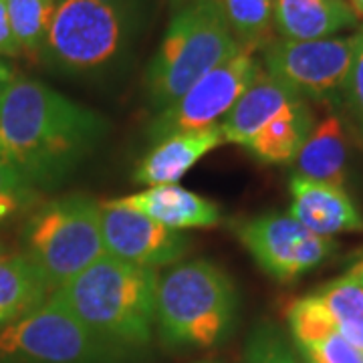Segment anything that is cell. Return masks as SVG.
I'll list each match as a JSON object with an SVG mask.
<instances>
[{
    "instance_id": "11",
    "label": "cell",
    "mask_w": 363,
    "mask_h": 363,
    "mask_svg": "<svg viewBox=\"0 0 363 363\" xmlns=\"http://www.w3.org/2000/svg\"><path fill=\"white\" fill-rule=\"evenodd\" d=\"M101 206L105 255L145 269L174 264L188 252L190 238L138 210L105 200Z\"/></svg>"
},
{
    "instance_id": "32",
    "label": "cell",
    "mask_w": 363,
    "mask_h": 363,
    "mask_svg": "<svg viewBox=\"0 0 363 363\" xmlns=\"http://www.w3.org/2000/svg\"><path fill=\"white\" fill-rule=\"evenodd\" d=\"M301 357H303V355H301ZM301 363H317V362H313V359H307V357H303V362Z\"/></svg>"
},
{
    "instance_id": "21",
    "label": "cell",
    "mask_w": 363,
    "mask_h": 363,
    "mask_svg": "<svg viewBox=\"0 0 363 363\" xmlns=\"http://www.w3.org/2000/svg\"><path fill=\"white\" fill-rule=\"evenodd\" d=\"M339 333L363 350V283L343 274L315 293Z\"/></svg>"
},
{
    "instance_id": "3",
    "label": "cell",
    "mask_w": 363,
    "mask_h": 363,
    "mask_svg": "<svg viewBox=\"0 0 363 363\" xmlns=\"http://www.w3.org/2000/svg\"><path fill=\"white\" fill-rule=\"evenodd\" d=\"M236 307L233 279L212 260H186L157 277L156 327L168 347L218 345L233 329Z\"/></svg>"
},
{
    "instance_id": "27",
    "label": "cell",
    "mask_w": 363,
    "mask_h": 363,
    "mask_svg": "<svg viewBox=\"0 0 363 363\" xmlns=\"http://www.w3.org/2000/svg\"><path fill=\"white\" fill-rule=\"evenodd\" d=\"M343 99L350 105L351 113L363 133V33H357V49H355Z\"/></svg>"
},
{
    "instance_id": "28",
    "label": "cell",
    "mask_w": 363,
    "mask_h": 363,
    "mask_svg": "<svg viewBox=\"0 0 363 363\" xmlns=\"http://www.w3.org/2000/svg\"><path fill=\"white\" fill-rule=\"evenodd\" d=\"M0 57H23L21 45L14 37L13 26H11V18L6 13V4L4 0H0Z\"/></svg>"
},
{
    "instance_id": "22",
    "label": "cell",
    "mask_w": 363,
    "mask_h": 363,
    "mask_svg": "<svg viewBox=\"0 0 363 363\" xmlns=\"http://www.w3.org/2000/svg\"><path fill=\"white\" fill-rule=\"evenodd\" d=\"M23 57L40 61L51 26L55 0H4Z\"/></svg>"
},
{
    "instance_id": "1",
    "label": "cell",
    "mask_w": 363,
    "mask_h": 363,
    "mask_svg": "<svg viewBox=\"0 0 363 363\" xmlns=\"http://www.w3.org/2000/svg\"><path fill=\"white\" fill-rule=\"evenodd\" d=\"M105 131V117L37 79L14 77L0 95V162L35 188L63 180Z\"/></svg>"
},
{
    "instance_id": "6",
    "label": "cell",
    "mask_w": 363,
    "mask_h": 363,
    "mask_svg": "<svg viewBox=\"0 0 363 363\" xmlns=\"http://www.w3.org/2000/svg\"><path fill=\"white\" fill-rule=\"evenodd\" d=\"M23 238L52 293L105 257L101 206L87 194L55 198L28 216Z\"/></svg>"
},
{
    "instance_id": "29",
    "label": "cell",
    "mask_w": 363,
    "mask_h": 363,
    "mask_svg": "<svg viewBox=\"0 0 363 363\" xmlns=\"http://www.w3.org/2000/svg\"><path fill=\"white\" fill-rule=\"evenodd\" d=\"M14 77H16V75H14L13 67L6 65V63L0 59V95H2V91L9 87V83H11Z\"/></svg>"
},
{
    "instance_id": "19",
    "label": "cell",
    "mask_w": 363,
    "mask_h": 363,
    "mask_svg": "<svg viewBox=\"0 0 363 363\" xmlns=\"http://www.w3.org/2000/svg\"><path fill=\"white\" fill-rule=\"evenodd\" d=\"M51 295L25 252H0V329L40 307Z\"/></svg>"
},
{
    "instance_id": "26",
    "label": "cell",
    "mask_w": 363,
    "mask_h": 363,
    "mask_svg": "<svg viewBox=\"0 0 363 363\" xmlns=\"http://www.w3.org/2000/svg\"><path fill=\"white\" fill-rule=\"evenodd\" d=\"M301 355L317 363H363V350L345 339L339 331H331L307 347H298Z\"/></svg>"
},
{
    "instance_id": "13",
    "label": "cell",
    "mask_w": 363,
    "mask_h": 363,
    "mask_svg": "<svg viewBox=\"0 0 363 363\" xmlns=\"http://www.w3.org/2000/svg\"><path fill=\"white\" fill-rule=\"evenodd\" d=\"M117 206L138 210L172 230L212 228L220 222V206L178 184L150 186L142 192L109 200Z\"/></svg>"
},
{
    "instance_id": "8",
    "label": "cell",
    "mask_w": 363,
    "mask_h": 363,
    "mask_svg": "<svg viewBox=\"0 0 363 363\" xmlns=\"http://www.w3.org/2000/svg\"><path fill=\"white\" fill-rule=\"evenodd\" d=\"M357 35L317 40L274 39L264 49V71L301 99L341 101L347 87Z\"/></svg>"
},
{
    "instance_id": "12",
    "label": "cell",
    "mask_w": 363,
    "mask_h": 363,
    "mask_svg": "<svg viewBox=\"0 0 363 363\" xmlns=\"http://www.w3.org/2000/svg\"><path fill=\"white\" fill-rule=\"evenodd\" d=\"M291 198L289 214L311 233L325 238L363 233V214L341 186L293 176Z\"/></svg>"
},
{
    "instance_id": "34",
    "label": "cell",
    "mask_w": 363,
    "mask_h": 363,
    "mask_svg": "<svg viewBox=\"0 0 363 363\" xmlns=\"http://www.w3.org/2000/svg\"><path fill=\"white\" fill-rule=\"evenodd\" d=\"M0 252H4V248H2V245H0Z\"/></svg>"
},
{
    "instance_id": "5",
    "label": "cell",
    "mask_w": 363,
    "mask_h": 363,
    "mask_svg": "<svg viewBox=\"0 0 363 363\" xmlns=\"http://www.w3.org/2000/svg\"><path fill=\"white\" fill-rule=\"evenodd\" d=\"M238 49L214 0H194L182 9L169 21L147 67L145 87L154 111L178 101L196 81Z\"/></svg>"
},
{
    "instance_id": "16",
    "label": "cell",
    "mask_w": 363,
    "mask_h": 363,
    "mask_svg": "<svg viewBox=\"0 0 363 363\" xmlns=\"http://www.w3.org/2000/svg\"><path fill=\"white\" fill-rule=\"evenodd\" d=\"M297 97L295 91L289 89L285 83L272 77L262 67L259 77L250 83V87L240 95V99L234 104L228 116L220 121L218 128L224 143L245 147L272 117L281 113Z\"/></svg>"
},
{
    "instance_id": "18",
    "label": "cell",
    "mask_w": 363,
    "mask_h": 363,
    "mask_svg": "<svg viewBox=\"0 0 363 363\" xmlns=\"http://www.w3.org/2000/svg\"><path fill=\"white\" fill-rule=\"evenodd\" d=\"M313 125L315 123L307 101L297 97L281 113L272 117L245 147L267 166L291 164L311 133Z\"/></svg>"
},
{
    "instance_id": "33",
    "label": "cell",
    "mask_w": 363,
    "mask_h": 363,
    "mask_svg": "<svg viewBox=\"0 0 363 363\" xmlns=\"http://www.w3.org/2000/svg\"><path fill=\"white\" fill-rule=\"evenodd\" d=\"M196 363H218V362H212V359H208V362H196Z\"/></svg>"
},
{
    "instance_id": "23",
    "label": "cell",
    "mask_w": 363,
    "mask_h": 363,
    "mask_svg": "<svg viewBox=\"0 0 363 363\" xmlns=\"http://www.w3.org/2000/svg\"><path fill=\"white\" fill-rule=\"evenodd\" d=\"M289 327L297 347H307L325 337L327 333L337 331L329 313L325 311L321 301L315 295L298 298L293 303V307L289 309Z\"/></svg>"
},
{
    "instance_id": "35",
    "label": "cell",
    "mask_w": 363,
    "mask_h": 363,
    "mask_svg": "<svg viewBox=\"0 0 363 363\" xmlns=\"http://www.w3.org/2000/svg\"><path fill=\"white\" fill-rule=\"evenodd\" d=\"M362 33H363V30H362Z\"/></svg>"
},
{
    "instance_id": "9",
    "label": "cell",
    "mask_w": 363,
    "mask_h": 363,
    "mask_svg": "<svg viewBox=\"0 0 363 363\" xmlns=\"http://www.w3.org/2000/svg\"><path fill=\"white\" fill-rule=\"evenodd\" d=\"M262 63L257 55L240 47L220 65L208 71L200 81H196L178 101L157 111L152 125L150 138L160 142L168 135L200 131L220 125L228 116L240 95L259 77Z\"/></svg>"
},
{
    "instance_id": "24",
    "label": "cell",
    "mask_w": 363,
    "mask_h": 363,
    "mask_svg": "<svg viewBox=\"0 0 363 363\" xmlns=\"http://www.w3.org/2000/svg\"><path fill=\"white\" fill-rule=\"evenodd\" d=\"M245 363H301L274 325H260L248 337Z\"/></svg>"
},
{
    "instance_id": "15",
    "label": "cell",
    "mask_w": 363,
    "mask_h": 363,
    "mask_svg": "<svg viewBox=\"0 0 363 363\" xmlns=\"http://www.w3.org/2000/svg\"><path fill=\"white\" fill-rule=\"evenodd\" d=\"M357 21L350 0H274L272 6L274 33L286 40L329 39Z\"/></svg>"
},
{
    "instance_id": "7",
    "label": "cell",
    "mask_w": 363,
    "mask_h": 363,
    "mask_svg": "<svg viewBox=\"0 0 363 363\" xmlns=\"http://www.w3.org/2000/svg\"><path fill=\"white\" fill-rule=\"evenodd\" d=\"M130 353L97 337L51 297L0 329V363H123Z\"/></svg>"
},
{
    "instance_id": "20",
    "label": "cell",
    "mask_w": 363,
    "mask_h": 363,
    "mask_svg": "<svg viewBox=\"0 0 363 363\" xmlns=\"http://www.w3.org/2000/svg\"><path fill=\"white\" fill-rule=\"evenodd\" d=\"M233 37L240 47L257 52L267 49L274 37V0H214Z\"/></svg>"
},
{
    "instance_id": "2",
    "label": "cell",
    "mask_w": 363,
    "mask_h": 363,
    "mask_svg": "<svg viewBox=\"0 0 363 363\" xmlns=\"http://www.w3.org/2000/svg\"><path fill=\"white\" fill-rule=\"evenodd\" d=\"M157 277L156 269L105 255L49 297L97 337L133 351L154 337Z\"/></svg>"
},
{
    "instance_id": "31",
    "label": "cell",
    "mask_w": 363,
    "mask_h": 363,
    "mask_svg": "<svg viewBox=\"0 0 363 363\" xmlns=\"http://www.w3.org/2000/svg\"><path fill=\"white\" fill-rule=\"evenodd\" d=\"M351 6H353V11L357 13V16L362 18L363 16V0H350Z\"/></svg>"
},
{
    "instance_id": "10",
    "label": "cell",
    "mask_w": 363,
    "mask_h": 363,
    "mask_svg": "<svg viewBox=\"0 0 363 363\" xmlns=\"http://www.w3.org/2000/svg\"><path fill=\"white\" fill-rule=\"evenodd\" d=\"M234 233L260 269L285 285L317 269L337 250L333 238L311 233L281 212L238 222Z\"/></svg>"
},
{
    "instance_id": "4",
    "label": "cell",
    "mask_w": 363,
    "mask_h": 363,
    "mask_svg": "<svg viewBox=\"0 0 363 363\" xmlns=\"http://www.w3.org/2000/svg\"><path fill=\"white\" fill-rule=\"evenodd\" d=\"M138 26V0H55L43 59L69 75H95L121 61Z\"/></svg>"
},
{
    "instance_id": "14",
    "label": "cell",
    "mask_w": 363,
    "mask_h": 363,
    "mask_svg": "<svg viewBox=\"0 0 363 363\" xmlns=\"http://www.w3.org/2000/svg\"><path fill=\"white\" fill-rule=\"evenodd\" d=\"M222 143L224 138L218 125L168 135L160 142H154L152 150L142 157L133 172V180L147 188L178 184L202 157L220 147Z\"/></svg>"
},
{
    "instance_id": "25",
    "label": "cell",
    "mask_w": 363,
    "mask_h": 363,
    "mask_svg": "<svg viewBox=\"0 0 363 363\" xmlns=\"http://www.w3.org/2000/svg\"><path fill=\"white\" fill-rule=\"evenodd\" d=\"M37 196V188L26 182L13 166L0 162V224L25 210Z\"/></svg>"
},
{
    "instance_id": "30",
    "label": "cell",
    "mask_w": 363,
    "mask_h": 363,
    "mask_svg": "<svg viewBox=\"0 0 363 363\" xmlns=\"http://www.w3.org/2000/svg\"><path fill=\"white\" fill-rule=\"evenodd\" d=\"M350 274H353L355 279H359V281H362V283H363V259L359 260V262H357V264H355L353 269H351Z\"/></svg>"
},
{
    "instance_id": "17",
    "label": "cell",
    "mask_w": 363,
    "mask_h": 363,
    "mask_svg": "<svg viewBox=\"0 0 363 363\" xmlns=\"http://www.w3.org/2000/svg\"><path fill=\"white\" fill-rule=\"evenodd\" d=\"M347 156L350 147L345 128L335 113H329L313 125L311 133L293 160L297 172L295 176L343 188L347 176Z\"/></svg>"
}]
</instances>
